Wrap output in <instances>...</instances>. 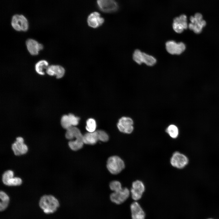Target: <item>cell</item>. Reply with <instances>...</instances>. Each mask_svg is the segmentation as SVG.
I'll return each mask as SVG.
<instances>
[{"instance_id": "obj_17", "label": "cell", "mask_w": 219, "mask_h": 219, "mask_svg": "<svg viewBox=\"0 0 219 219\" xmlns=\"http://www.w3.org/2000/svg\"><path fill=\"white\" fill-rule=\"evenodd\" d=\"M65 134L66 138L68 140L82 138V135L80 130L75 126H72L67 129Z\"/></svg>"}, {"instance_id": "obj_32", "label": "cell", "mask_w": 219, "mask_h": 219, "mask_svg": "<svg viewBox=\"0 0 219 219\" xmlns=\"http://www.w3.org/2000/svg\"><path fill=\"white\" fill-rule=\"evenodd\" d=\"M212 219V218H209V219Z\"/></svg>"}, {"instance_id": "obj_18", "label": "cell", "mask_w": 219, "mask_h": 219, "mask_svg": "<svg viewBox=\"0 0 219 219\" xmlns=\"http://www.w3.org/2000/svg\"><path fill=\"white\" fill-rule=\"evenodd\" d=\"M206 25V22L204 20L202 19L199 20L195 18L193 23H189L188 27L189 29L193 30L196 33L199 34L201 32L203 28Z\"/></svg>"}, {"instance_id": "obj_26", "label": "cell", "mask_w": 219, "mask_h": 219, "mask_svg": "<svg viewBox=\"0 0 219 219\" xmlns=\"http://www.w3.org/2000/svg\"><path fill=\"white\" fill-rule=\"evenodd\" d=\"M61 124L62 127L66 130L72 126L68 115H65L62 116Z\"/></svg>"}, {"instance_id": "obj_3", "label": "cell", "mask_w": 219, "mask_h": 219, "mask_svg": "<svg viewBox=\"0 0 219 219\" xmlns=\"http://www.w3.org/2000/svg\"><path fill=\"white\" fill-rule=\"evenodd\" d=\"M133 59L138 64L144 63L149 66L153 65L156 62V60L154 57L142 52L138 49L135 50L134 51L133 54Z\"/></svg>"}, {"instance_id": "obj_7", "label": "cell", "mask_w": 219, "mask_h": 219, "mask_svg": "<svg viewBox=\"0 0 219 219\" xmlns=\"http://www.w3.org/2000/svg\"><path fill=\"white\" fill-rule=\"evenodd\" d=\"M145 190V186L142 181L136 180L133 182L130 190L132 199L135 201L139 200L141 198Z\"/></svg>"}, {"instance_id": "obj_2", "label": "cell", "mask_w": 219, "mask_h": 219, "mask_svg": "<svg viewBox=\"0 0 219 219\" xmlns=\"http://www.w3.org/2000/svg\"><path fill=\"white\" fill-rule=\"evenodd\" d=\"M106 166L110 173L116 175L120 173L124 169L125 165L123 160L119 157L113 156L108 158Z\"/></svg>"}, {"instance_id": "obj_25", "label": "cell", "mask_w": 219, "mask_h": 219, "mask_svg": "<svg viewBox=\"0 0 219 219\" xmlns=\"http://www.w3.org/2000/svg\"><path fill=\"white\" fill-rule=\"evenodd\" d=\"M14 173L11 170H9L5 172L2 175V180L3 183L5 185H7L8 182L13 177Z\"/></svg>"}, {"instance_id": "obj_8", "label": "cell", "mask_w": 219, "mask_h": 219, "mask_svg": "<svg viewBox=\"0 0 219 219\" xmlns=\"http://www.w3.org/2000/svg\"><path fill=\"white\" fill-rule=\"evenodd\" d=\"M133 121L129 117H123L120 118L117 124V127L121 132L130 134L133 130Z\"/></svg>"}, {"instance_id": "obj_10", "label": "cell", "mask_w": 219, "mask_h": 219, "mask_svg": "<svg viewBox=\"0 0 219 219\" xmlns=\"http://www.w3.org/2000/svg\"><path fill=\"white\" fill-rule=\"evenodd\" d=\"M97 3L99 9L106 12H114L118 8L115 0H97Z\"/></svg>"}, {"instance_id": "obj_12", "label": "cell", "mask_w": 219, "mask_h": 219, "mask_svg": "<svg viewBox=\"0 0 219 219\" xmlns=\"http://www.w3.org/2000/svg\"><path fill=\"white\" fill-rule=\"evenodd\" d=\"M131 219H145V214L140 206L137 201L134 202L130 205Z\"/></svg>"}, {"instance_id": "obj_14", "label": "cell", "mask_w": 219, "mask_h": 219, "mask_svg": "<svg viewBox=\"0 0 219 219\" xmlns=\"http://www.w3.org/2000/svg\"><path fill=\"white\" fill-rule=\"evenodd\" d=\"M26 45L30 54L33 55L38 54L39 51L43 48L42 44L33 39H28L26 41Z\"/></svg>"}, {"instance_id": "obj_27", "label": "cell", "mask_w": 219, "mask_h": 219, "mask_svg": "<svg viewBox=\"0 0 219 219\" xmlns=\"http://www.w3.org/2000/svg\"><path fill=\"white\" fill-rule=\"evenodd\" d=\"M109 187L113 192L117 191L123 188L120 182L116 180L112 181L110 183Z\"/></svg>"}, {"instance_id": "obj_6", "label": "cell", "mask_w": 219, "mask_h": 219, "mask_svg": "<svg viewBox=\"0 0 219 219\" xmlns=\"http://www.w3.org/2000/svg\"><path fill=\"white\" fill-rule=\"evenodd\" d=\"M11 25L13 28L17 31H26L28 28V21L22 15H14L12 19Z\"/></svg>"}, {"instance_id": "obj_16", "label": "cell", "mask_w": 219, "mask_h": 219, "mask_svg": "<svg viewBox=\"0 0 219 219\" xmlns=\"http://www.w3.org/2000/svg\"><path fill=\"white\" fill-rule=\"evenodd\" d=\"M12 148L15 155H19L26 154L28 148L23 142L16 141L12 145Z\"/></svg>"}, {"instance_id": "obj_29", "label": "cell", "mask_w": 219, "mask_h": 219, "mask_svg": "<svg viewBox=\"0 0 219 219\" xmlns=\"http://www.w3.org/2000/svg\"><path fill=\"white\" fill-rule=\"evenodd\" d=\"M22 183L21 179L19 177H13L8 182L7 185L9 186L19 185Z\"/></svg>"}, {"instance_id": "obj_20", "label": "cell", "mask_w": 219, "mask_h": 219, "mask_svg": "<svg viewBox=\"0 0 219 219\" xmlns=\"http://www.w3.org/2000/svg\"><path fill=\"white\" fill-rule=\"evenodd\" d=\"M0 211H4L8 207L10 201L9 197L4 192L1 191L0 193Z\"/></svg>"}, {"instance_id": "obj_30", "label": "cell", "mask_w": 219, "mask_h": 219, "mask_svg": "<svg viewBox=\"0 0 219 219\" xmlns=\"http://www.w3.org/2000/svg\"><path fill=\"white\" fill-rule=\"evenodd\" d=\"M68 115L72 126H75L77 125L78 123L79 118L71 113L69 114Z\"/></svg>"}, {"instance_id": "obj_1", "label": "cell", "mask_w": 219, "mask_h": 219, "mask_svg": "<svg viewBox=\"0 0 219 219\" xmlns=\"http://www.w3.org/2000/svg\"><path fill=\"white\" fill-rule=\"evenodd\" d=\"M40 208L45 214H50L56 212L60 207L58 200L53 195H44L40 198L39 203Z\"/></svg>"}, {"instance_id": "obj_11", "label": "cell", "mask_w": 219, "mask_h": 219, "mask_svg": "<svg viewBox=\"0 0 219 219\" xmlns=\"http://www.w3.org/2000/svg\"><path fill=\"white\" fill-rule=\"evenodd\" d=\"M187 17L185 15H182L179 17L175 18L173 20V28L176 33H181L188 27Z\"/></svg>"}, {"instance_id": "obj_28", "label": "cell", "mask_w": 219, "mask_h": 219, "mask_svg": "<svg viewBox=\"0 0 219 219\" xmlns=\"http://www.w3.org/2000/svg\"><path fill=\"white\" fill-rule=\"evenodd\" d=\"M99 140L106 142L108 141L109 137L107 134L104 131L102 130H96Z\"/></svg>"}, {"instance_id": "obj_23", "label": "cell", "mask_w": 219, "mask_h": 219, "mask_svg": "<svg viewBox=\"0 0 219 219\" xmlns=\"http://www.w3.org/2000/svg\"><path fill=\"white\" fill-rule=\"evenodd\" d=\"M166 132L173 138H176L179 134L178 128L174 125H170L166 129Z\"/></svg>"}, {"instance_id": "obj_5", "label": "cell", "mask_w": 219, "mask_h": 219, "mask_svg": "<svg viewBox=\"0 0 219 219\" xmlns=\"http://www.w3.org/2000/svg\"><path fill=\"white\" fill-rule=\"evenodd\" d=\"M188 159L184 155L178 151L174 152L171 158L170 163L173 167L181 169L185 167L188 163Z\"/></svg>"}, {"instance_id": "obj_4", "label": "cell", "mask_w": 219, "mask_h": 219, "mask_svg": "<svg viewBox=\"0 0 219 219\" xmlns=\"http://www.w3.org/2000/svg\"><path fill=\"white\" fill-rule=\"evenodd\" d=\"M130 191L125 187L120 190L111 193L109 196L110 201L116 205L121 204L125 202L130 194Z\"/></svg>"}, {"instance_id": "obj_21", "label": "cell", "mask_w": 219, "mask_h": 219, "mask_svg": "<svg viewBox=\"0 0 219 219\" xmlns=\"http://www.w3.org/2000/svg\"><path fill=\"white\" fill-rule=\"evenodd\" d=\"M84 143L82 138L76 139L74 141H71L68 142V145L72 150L77 151L81 149Z\"/></svg>"}, {"instance_id": "obj_13", "label": "cell", "mask_w": 219, "mask_h": 219, "mask_svg": "<svg viewBox=\"0 0 219 219\" xmlns=\"http://www.w3.org/2000/svg\"><path fill=\"white\" fill-rule=\"evenodd\" d=\"M104 22V19L101 17L99 12H96L91 13L87 19L89 26L93 28H96L100 26Z\"/></svg>"}, {"instance_id": "obj_22", "label": "cell", "mask_w": 219, "mask_h": 219, "mask_svg": "<svg viewBox=\"0 0 219 219\" xmlns=\"http://www.w3.org/2000/svg\"><path fill=\"white\" fill-rule=\"evenodd\" d=\"M48 65V62L46 61L41 60L36 64L35 66V70L38 74L43 75L45 74L44 70L47 69Z\"/></svg>"}, {"instance_id": "obj_31", "label": "cell", "mask_w": 219, "mask_h": 219, "mask_svg": "<svg viewBox=\"0 0 219 219\" xmlns=\"http://www.w3.org/2000/svg\"><path fill=\"white\" fill-rule=\"evenodd\" d=\"M194 17L197 19L200 20L202 19V16L200 13H197L195 14Z\"/></svg>"}, {"instance_id": "obj_24", "label": "cell", "mask_w": 219, "mask_h": 219, "mask_svg": "<svg viewBox=\"0 0 219 219\" xmlns=\"http://www.w3.org/2000/svg\"><path fill=\"white\" fill-rule=\"evenodd\" d=\"M96 127V123L94 119L89 118L87 120L86 129L88 132H92L95 131Z\"/></svg>"}, {"instance_id": "obj_9", "label": "cell", "mask_w": 219, "mask_h": 219, "mask_svg": "<svg viewBox=\"0 0 219 219\" xmlns=\"http://www.w3.org/2000/svg\"><path fill=\"white\" fill-rule=\"evenodd\" d=\"M165 46L167 52L172 55L180 54L186 49L185 45L183 43H177L173 40L167 41L166 43Z\"/></svg>"}, {"instance_id": "obj_19", "label": "cell", "mask_w": 219, "mask_h": 219, "mask_svg": "<svg viewBox=\"0 0 219 219\" xmlns=\"http://www.w3.org/2000/svg\"><path fill=\"white\" fill-rule=\"evenodd\" d=\"M99 140L96 131L93 132H88L83 135L84 144L89 145L96 144Z\"/></svg>"}, {"instance_id": "obj_15", "label": "cell", "mask_w": 219, "mask_h": 219, "mask_svg": "<svg viewBox=\"0 0 219 219\" xmlns=\"http://www.w3.org/2000/svg\"><path fill=\"white\" fill-rule=\"evenodd\" d=\"M46 72L50 76L55 75L57 78H60L63 76L65 70L64 68L61 66L53 65L48 67Z\"/></svg>"}]
</instances>
